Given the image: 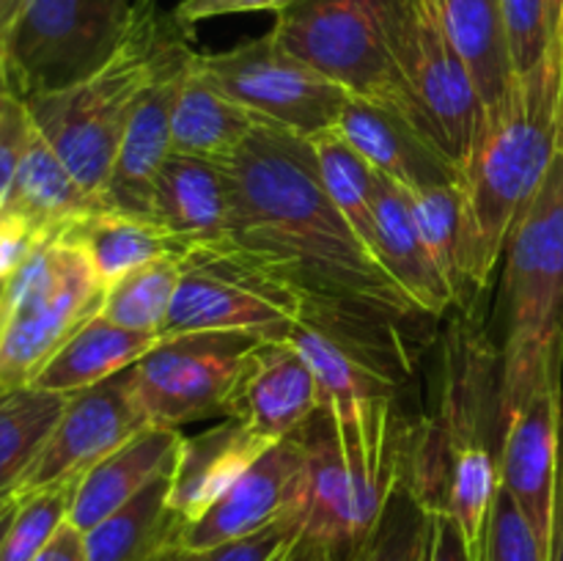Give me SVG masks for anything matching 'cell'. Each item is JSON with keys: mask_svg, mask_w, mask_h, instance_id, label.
<instances>
[{"mask_svg": "<svg viewBox=\"0 0 563 561\" xmlns=\"http://www.w3.org/2000/svg\"><path fill=\"white\" fill-rule=\"evenodd\" d=\"M181 429L146 427L77 482L69 522L82 534L163 476H174L185 449Z\"/></svg>", "mask_w": 563, "mask_h": 561, "instance_id": "19", "label": "cell"}, {"mask_svg": "<svg viewBox=\"0 0 563 561\" xmlns=\"http://www.w3.org/2000/svg\"><path fill=\"white\" fill-rule=\"evenodd\" d=\"M544 9H548V22L550 33H553L555 53L561 58V42H563V0H544ZM563 66V64H561Z\"/></svg>", "mask_w": 563, "mask_h": 561, "instance_id": "46", "label": "cell"}, {"mask_svg": "<svg viewBox=\"0 0 563 561\" xmlns=\"http://www.w3.org/2000/svg\"><path fill=\"white\" fill-rule=\"evenodd\" d=\"M302 528L295 512L284 515L280 520L269 522L262 531L251 534V537L231 539V542L214 544V548L190 550L170 544L168 550L157 556L154 561H278L286 550L295 544Z\"/></svg>", "mask_w": 563, "mask_h": 561, "instance_id": "37", "label": "cell"}, {"mask_svg": "<svg viewBox=\"0 0 563 561\" xmlns=\"http://www.w3.org/2000/svg\"><path fill=\"white\" fill-rule=\"evenodd\" d=\"M416 215L418 231L432 253L434 264L443 273L445 284L454 292V302L467 300L465 278V201L462 185L429 187L421 193H407Z\"/></svg>", "mask_w": 563, "mask_h": 561, "instance_id": "33", "label": "cell"}, {"mask_svg": "<svg viewBox=\"0 0 563 561\" xmlns=\"http://www.w3.org/2000/svg\"><path fill=\"white\" fill-rule=\"evenodd\" d=\"M561 148H563V108H561Z\"/></svg>", "mask_w": 563, "mask_h": 561, "instance_id": "52", "label": "cell"}, {"mask_svg": "<svg viewBox=\"0 0 563 561\" xmlns=\"http://www.w3.org/2000/svg\"><path fill=\"white\" fill-rule=\"evenodd\" d=\"M104 284L75 242H42L5 280L0 302V396L31 388L49 358L102 311Z\"/></svg>", "mask_w": 563, "mask_h": 561, "instance_id": "5", "label": "cell"}, {"mask_svg": "<svg viewBox=\"0 0 563 561\" xmlns=\"http://www.w3.org/2000/svg\"><path fill=\"white\" fill-rule=\"evenodd\" d=\"M291 3H297V0H269V11H273V14H278V11H284L286 6H291Z\"/></svg>", "mask_w": 563, "mask_h": 561, "instance_id": "50", "label": "cell"}, {"mask_svg": "<svg viewBox=\"0 0 563 561\" xmlns=\"http://www.w3.org/2000/svg\"><path fill=\"white\" fill-rule=\"evenodd\" d=\"M181 280V256H165L132 270L108 286L102 317L137 333L163 336Z\"/></svg>", "mask_w": 563, "mask_h": 561, "instance_id": "31", "label": "cell"}, {"mask_svg": "<svg viewBox=\"0 0 563 561\" xmlns=\"http://www.w3.org/2000/svg\"><path fill=\"white\" fill-rule=\"evenodd\" d=\"M295 435L302 446L295 504L302 537L319 544L328 561H357L383 512L374 509L357 487L333 405L322 402Z\"/></svg>", "mask_w": 563, "mask_h": 561, "instance_id": "12", "label": "cell"}, {"mask_svg": "<svg viewBox=\"0 0 563 561\" xmlns=\"http://www.w3.org/2000/svg\"><path fill=\"white\" fill-rule=\"evenodd\" d=\"M563 69L548 61L517 77L504 108L484 124L462 174L467 295L493 280L517 220L526 215L561 152Z\"/></svg>", "mask_w": 563, "mask_h": 561, "instance_id": "2", "label": "cell"}, {"mask_svg": "<svg viewBox=\"0 0 563 561\" xmlns=\"http://www.w3.org/2000/svg\"><path fill=\"white\" fill-rule=\"evenodd\" d=\"M500 11H504L506 42H509L515 77L531 75L548 61L561 64L553 33H550L544 0H500Z\"/></svg>", "mask_w": 563, "mask_h": 561, "instance_id": "36", "label": "cell"}, {"mask_svg": "<svg viewBox=\"0 0 563 561\" xmlns=\"http://www.w3.org/2000/svg\"><path fill=\"white\" fill-rule=\"evenodd\" d=\"M132 0H25L5 33L14 97L64 91L102 69L124 42Z\"/></svg>", "mask_w": 563, "mask_h": 561, "instance_id": "8", "label": "cell"}, {"mask_svg": "<svg viewBox=\"0 0 563 561\" xmlns=\"http://www.w3.org/2000/svg\"><path fill=\"white\" fill-rule=\"evenodd\" d=\"M231 237L240 251L302 302V322L379 377L416 372L418 336L432 317L385 270L319 179L311 141L258 124L225 163Z\"/></svg>", "mask_w": 563, "mask_h": 561, "instance_id": "1", "label": "cell"}, {"mask_svg": "<svg viewBox=\"0 0 563 561\" xmlns=\"http://www.w3.org/2000/svg\"><path fill=\"white\" fill-rule=\"evenodd\" d=\"M198 69L231 102L262 124L297 138L333 130L350 102V91L280 47L273 33L234 44L220 53H198Z\"/></svg>", "mask_w": 563, "mask_h": 561, "instance_id": "10", "label": "cell"}, {"mask_svg": "<svg viewBox=\"0 0 563 561\" xmlns=\"http://www.w3.org/2000/svg\"><path fill=\"white\" fill-rule=\"evenodd\" d=\"M231 179L225 165L170 154L154 187V223L185 248L225 245L231 237Z\"/></svg>", "mask_w": 563, "mask_h": 561, "instance_id": "20", "label": "cell"}, {"mask_svg": "<svg viewBox=\"0 0 563 561\" xmlns=\"http://www.w3.org/2000/svg\"><path fill=\"white\" fill-rule=\"evenodd\" d=\"M374 223H377V256L401 289L416 300L427 317L440 319L454 306V292L434 264L407 190L374 170Z\"/></svg>", "mask_w": 563, "mask_h": 561, "instance_id": "22", "label": "cell"}, {"mask_svg": "<svg viewBox=\"0 0 563 561\" xmlns=\"http://www.w3.org/2000/svg\"><path fill=\"white\" fill-rule=\"evenodd\" d=\"M429 561H476V553L462 537L460 526L449 515L438 512L432 528V548H429Z\"/></svg>", "mask_w": 563, "mask_h": 561, "instance_id": "42", "label": "cell"}, {"mask_svg": "<svg viewBox=\"0 0 563 561\" xmlns=\"http://www.w3.org/2000/svg\"><path fill=\"white\" fill-rule=\"evenodd\" d=\"M273 443L236 418L187 438L170 479V506L181 526L201 517Z\"/></svg>", "mask_w": 563, "mask_h": 561, "instance_id": "21", "label": "cell"}, {"mask_svg": "<svg viewBox=\"0 0 563 561\" xmlns=\"http://www.w3.org/2000/svg\"><path fill=\"white\" fill-rule=\"evenodd\" d=\"M377 174L407 193L429 187L462 185V174L421 132L399 113L366 99L350 97L339 124L333 127Z\"/></svg>", "mask_w": 563, "mask_h": 561, "instance_id": "18", "label": "cell"}, {"mask_svg": "<svg viewBox=\"0 0 563 561\" xmlns=\"http://www.w3.org/2000/svg\"><path fill=\"white\" fill-rule=\"evenodd\" d=\"M563 383H544L506 424L498 446V482L531 522L550 559L561 468Z\"/></svg>", "mask_w": 563, "mask_h": 561, "instance_id": "14", "label": "cell"}, {"mask_svg": "<svg viewBox=\"0 0 563 561\" xmlns=\"http://www.w3.org/2000/svg\"><path fill=\"white\" fill-rule=\"evenodd\" d=\"M401 119L465 174L484 124L478 88L445 36L438 0H405L396 33Z\"/></svg>", "mask_w": 563, "mask_h": 561, "instance_id": "7", "label": "cell"}, {"mask_svg": "<svg viewBox=\"0 0 563 561\" xmlns=\"http://www.w3.org/2000/svg\"><path fill=\"white\" fill-rule=\"evenodd\" d=\"M14 506H16V504H14ZM14 506H11V509H5L3 515H0V544H3L5 531H9V522H11V515H14Z\"/></svg>", "mask_w": 563, "mask_h": 561, "instance_id": "48", "label": "cell"}, {"mask_svg": "<svg viewBox=\"0 0 563 561\" xmlns=\"http://www.w3.org/2000/svg\"><path fill=\"white\" fill-rule=\"evenodd\" d=\"M544 383H563V148L504 251L500 435Z\"/></svg>", "mask_w": 563, "mask_h": 561, "instance_id": "4", "label": "cell"}, {"mask_svg": "<svg viewBox=\"0 0 563 561\" xmlns=\"http://www.w3.org/2000/svg\"><path fill=\"white\" fill-rule=\"evenodd\" d=\"M3 289H5V280H0V302H3Z\"/></svg>", "mask_w": 563, "mask_h": 561, "instance_id": "51", "label": "cell"}, {"mask_svg": "<svg viewBox=\"0 0 563 561\" xmlns=\"http://www.w3.org/2000/svg\"><path fill=\"white\" fill-rule=\"evenodd\" d=\"M159 339L163 336L137 333V330L121 328L97 314L49 358L31 388L60 396L80 394V391L119 374L121 369L135 366L148 350L157 346Z\"/></svg>", "mask_w": 563, "mask_h": 561, "instance_id": "25", "label": "cell"}, {"mask_svg": "<svg viewBox=\"0 0 563 561\" xmlns=\"http://www.w3.org/2000/svg\"><path fill=\"white\" fill-rule=\"evenodd\" d=\"M262 121L220 94L198 69V55L181 75L170 110V143L176 154L225 165Z\"/></svg>", "mask_w": 563, "mask_h": 561, "instance_id": "24", "label": "cell"}, {"mask_svg": "<svg viewBox=\"0 0 563 561\" xmlns=\"http://www.w3.org/2000/svg\"><path fill=\"white\" fill-rule=\"evenodd\" d=\"M33 561H88L86 559V542H82L80 528L71 526L69 520L58 528L47 548L36 556Z\"/></svg>", "mask_w": 563, "mask_h": 561, "instance_id": "43", "label": "cell"}, {"mask_svg": "<svg viewBox=\"0 0 563 561\" xmlns=\"http://www.w3.org/2000/svg\"><path fill=\"white\" fill-rule=\"evenodd\" d=\"M245 11H269V0H181L174 9L176 22L192 33L198 22L214 20V16L245 14Z\"/></svg>", "mask_w": 563, "mask_h": 561, "instance_id": "41", "label": "cell"}, {"mask_svg": "<svg viewBox=\"0 0 563 561\" xmlns=\"http://www.w3.org/2000/svg\"><path fill=\"white\" fill-rule=\"evenodd\" d=\"M64 240L75 242L86 253L104 289L143 264L165 256H185L187 251L163 226L121 215L108 207H99L86 215L80 223L66 231Z\"/></svg>", "mask_w": 563, "mask_h": 561, "instance_id": "27", "label": "cell"}, {"mask_svg": "<svg viewBox=\"0 0 563 561\" xmlns=\"http://www.w3.org/2000/svg\"><path fill=\"white\" fill-rule=\"evenodd\" d=\"M319 405L317 377L289 339H262L242 369L225 418H236L269 440H284Z\"/></svg>", "mask_w": 563, "mask_h": 561, "instance_id": "17", "label": "cell"}, {"mask_svg": "<svg viewBox=\"0 0 563 561\" xmlns=\"http://www.w3.org/2000/svg\"><path fill=\"white\" fill-rule=\"evenodd\" d=\"M300 473L302 446L297 435L275 440L201 517L179 528L174 544L203 550L262 531L295 512Z\"/></svg>", "mask_w": 563, "mask_h": 561, "instance_id": "15", "label": "cell"}, {"mask_svg": "<svg viewBox=\"0 0 563 561\" xmlns=\"http://www.w3.org/2000/svg\"><path fill=\"white\" fill-rule=\"evenodd\" d=\"M77 484H58V487L38 490V493L22 495L11 515L9 531L0 544V561H33L58 528L69 520L71 498Z\"/></svg>", "mask_w": 563, "mask_h": 561, "instance_id": "35", "label": "cell"}, {"mask_svg": "<svg viewBox=\"0 0 563 561\" xmlns=\"http://www.w3.org/2000/svg\"><path fill=\"white\" fill-rule=\"evenodd\" d=\"M278 561H328V559H324V553L319 550V544H313L311 539L300 534V537L295 539V544H291Z\"/></svg>", "mask_w": 563, "mask_h": 561, "instance_id": "45", "label": "cell"}, {"mask_svg": "<svg viewBox=\"0 0 563 561\" xmlns=\"http://www.w3.org/2000/svg\"><path fill=\"white\" fill-rule=\"evenodd\" d=\"M22 6H25V0H0V44H3L9 28L14 25L16 14L22 11Z\"/></svg>", "mask_w": 563, "mask_h": 561, "instance_id": "47", "label": "cell"}, {"mask_svg": "<svg viewBox=\"0 0 563 561\" xmlns=\"http://www.w3.org/2000/svg\"><path fill=\"white\" fill-rule=\"evenodd\" d=\"M300 322V297L258 264L229 245H196L181 256V280L163 339L185 333L286 339Z\"/></svg>", "mask_w": 563, "mask_h": 561, "instance_id": "9", "label": "cell"}, {"mask_svg": "<svg viewBox=\"0 0 563 561\" xmlns=\"http://www.w3.org/2000/svg\"><path fill=\"white\" fill-rule=\"evenodd\" d=\"M317 154L319 179L330 201L352 223V229L377 253V223H374V168L335 130L311 138Z\"/></svg>", "mask_w": 563, "mask_h": 561, "instance_id": "30", "label": "cell"}, {"mask_svg": "<svg viewBox=\"0 0 563 561\" xmlns=\"http://www.w3.org/2000/svg\"><path fill=\"white\" fill-rule=\"evenodd\" d=\"M198 50L165 66L137 97L124 138L119 143L102 204L121 215L152 220L154 223V187L165 160L174 154L170 143V110L181 75L190 69Z\"/></svg>", "mask_w": 563, "mask_h": 561, "instance_id": "16", "label": "cell"}, {"mask_svg": "<svg viewBox=\"0 0 563 561\" xmlns=\"http://www.w3.org/2000/svg\"><path fill=\"white\" fill-rule=\"evenodd\" d=\"M550 561H563V427H561V468H559V493H555V517H553V542H550Z\"/></svg>", "mask_w": 563, "mask_h": 561, "instance_id": "44", "label": "cell"}, {"mask_svg": "<svg viewBox=\"0 0 563 561\" xmlns=\"http://www.w3.org/2000/svg\"><path fill=\"white\" fill-rule=\"evenodd\" d=\"M258 336H165L132 366V394L148 427L181 429L201 418L225 416L231 394Z\"/></svg>", "mask_w": 563, "mask_h": 561, "instance_id": "11", "label": "cell"}, {"mask_svg": "<svg viewBox=\"0 0 563 561\" xmlns=\"http://www.w3.org/2000/svg\"><path fill=\"white\" fill-rule=\"evenodd\" d=\"M44 240L20 215L0 212V280H9Z\"/></svg>", "mask_w": 563, "mask_h": 561, "instance_id": "40", "label": "cell"}, {"mask_svg": "<svg viewBox=\"0 0 563 561\" xmlns=\"http://www.w3.org/2000/svg\"><path fill=\"white\" fill-rule=\"evenodd\" d=\"M476 561H550L539 544L531 522L520 512L509 493L498 484L487 528H484L482 550Z\"/></svg>", "mask_w": 563, "mask_h": 561, "instance_id": "38", "label": "cell"}, {"mask_svg": "<svg viewBox=\"0 0 563 561\" xmlns=\"http://www.w3.org/2000/svg\"><path fill=\"white\" fill-rule=\"evenodd\" d=\"M69 396L22 388L0 396V515L16 504V493L53 432Z\"/></svg>", "mask_w": 563, "mask_h": 561, "instance_id": "29", "label": "cell"}, {"mask_svg": "<svg viewBox=\"0 0 563 561\" xmlns=\"http://www.w3.org/2000/svg\"><path fill=\"white\" fill-rule=\"evenodd\" d=\"M146 427L132 394V366L80 394H71L31 471L22 479L16 498L58 484H77L97 462Z\"/></svg>", "mask_w": 563, "mask_h": 561, "instance_id": "13", "label": "cell"}, {"mask_svg": "<svg viewBox=\"0 0 563 561\" xmlns=\"http://www.w3.org/2000/svg\"><path fill=\"white\" fill-rule=\"evenodd\" d=\"M434 512L418 501L410 484L396 476L383 517L357 561H429Z\"/></svg>", "mask_w": 563, "mask_h": 561, "instance_id": "34", "label": "cell"}, {"mask_svg": "<svg viewBox=\"0 0 563 561\" xmlns=\"http://www.w3.org/2000/svg\"><path fill=\"white\" fill-rule=\"evenodd\" d=\"M561 64H563V42H561Z\"/></svg>", "mask_w": 563, "mask_h": 561, "instance_id": "53", "label": "cell"}, {"mask_svg": "<svg viewBox=\"0 0 563 561\" xmlns=\"http://www.w3.org/2000/svg\"><path fill=\"white\" fill-rule=\"evenodd\" d=\"M99 207L104 204L82 190L80 182L71 176L53 146L33 127L20 168L11 182L9 198L0 212L20 215L44 240H53V237H64L71 226L80 223Z\"/></svg>", "mask_w": 563, "mask_h": 561, "instance_id": "23", "label": "cell"}, {"mask_svg": "<svg viewBox=\"0 0 563 561\" xmlns=\"http://www.w3.org/2000/svg\"><path fill=\"white\" fill-rule=\"evenodd\" d=\"M31 130L33 124L25 102L11 91L0 94V209L9 198L11 182H14L16 168H20Z\"/></svg>", "mask_w": 563, "mask_h": 561, "instance_id": "39", "label": "cell"}, {"mask_svg": "<svg viewBox=\"0 0 563 561\" xmlns=\"http://www.w3.org/2000/svg\"><path fill=\"white\" fill-rule=\"evenodd\" d=\"M11 91L9 88V72H5V61H3V53H0V94Z\"/></svg>", "mask_w": 563, "mask_h": 561, "instance_id": "49", "label": "cell"}, {"mask_svg": "<svg viewBox=\"0 0 563 561\" xmlns=\"http://www.w3.org/2000/svg\"><path fill=\"white\" fill-rule=\"evenodd\" d=\"M405 0H297L275 14L273 36L350 97L401 116L396 33Z\"/></svg>", "mask_w": 563, "mask_h": 561, "instance_id": "6", "label": "cell"}, {"mask_svg": "<svg viewBox=\"0 0 563 561\" xmlns=\"http://www.w3.org/2000/svg\"><path fill=\"white\" fill-rule=\"evenodd\" d=\"M170 479L163 476L82 534L88 561H154L176 542L181 520L170 506Z\"/></svg>", "mask_w": 563, "mask_h": 561, "instance_id": "28", "label": "cell"}, {"mask_svg": "<svg viewBox=\"0 0 563 561\" xmlns=\"http://www.w3.org/2000/svg\"><path fill=\"white\" fill-rule=\"evenodd\" d=\"M438 11L445 36L476 82L489 121L504 108L517 80L500 0H438Z\"/></svg>", "mask_w": 563, "mask_h": 561, "instance_id": "26", "label": "cell"}, {"mask_svg": "<svg viewBox=\"0 0 563 561\" xmlns=\"http://www.w3.org/2000/svg\"><path fill=\"white\" fill-rule=\"evenodd\" d=\"M190 38L174 11H163L157 0H132L124 42L102 69L64 91L22 99L38 135L97 201H102L137 97L165 66L196 50Z\"/></svg>", "mask_w": 563, "mask_h": 561, "instance_id": "3", "label": "cell"}, {"mask_svg": "<svg viewBox=\"0 0 563 561\" xmlns=\"http://www.w3.org/2000/svg\"><path fill=\"white\" fill-rule=\"evenodd\" d=\"M289 344L302 355L317 377L322 402H355V399H396L399 385L379 377L372 369L357 363L350 352L335 341L319 333L311 324L300 322L286 333Z\"/></svg>", "mask_w": 563, "mask_h": 561, "instance_id": "32", "label": "cell"}]
</instances>
